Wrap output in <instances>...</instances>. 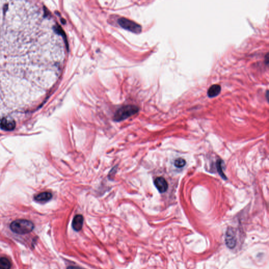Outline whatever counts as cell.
I'll list each match as a JSON object with an SVG mask.
<instances>
[{
    "mask_svg": "<svg viewBox=\"0 0 269 269\" xmlns=\"http://www.w3.org/2000/svg\"><path fill=\"white\" fill-rule=\"evenodd\" d=\"M34 228L32 222L27 220L18 219L13 221L10 224L11 230L18 234H25L32 231Z\"/></svg>",
    "mask_w": 269,
    "mask_h": 269,
    "instance_id": "obj_1",
    "label": "cell"
},
{
    "mask_svg": "<svg viewBox=\"0 0 269 269\" xmlns=\"http://www.w3.org/2000/svg\"><path fill=\"white\" fill-rule=\"evenodd\" d=\"M138 108L134 105H126L120 108L116 112L114 119L116 122H120L138 113Z\"/></svg>",
    "mask_w": 269,
    "mask_h": 269,
    "instance_id": "obj_2",
    "label": "cell"
},
{
    "mask_svg": "<svg viewBox=\"0 0 269 269\" xmlns=\"http://www.w3.org/2000/svg\"><path fill=\"white\" fill-rule=\"evenodd\" d=\"M118 22L123 29H127L134 33H140L141 31V27L140 25L128 19L120 18L118 20Z\"/></svg>",
    "mask_w": 269,
    "mask_h": 269,
    "instance_id": "obj_3",
    "label": "cell"
},
{
    "mask_svg": "<svg viewBox=\"0 0 269 269\" xmlns=\"http://www.w3.org/2000/svg\"><path fill=\"white\" fill-rule=\"evenodd\" d=\"M225 241L227 246L229 249L234 248L236 245V231L232 227H229L226 231Z\"/></svg>",
    "mask_w": 269,
    "mask_h": 269,
    "instance_id": "obj_4",
    "label": "cell"
},
{
    "mask_svg": "<svg viewBox=\"0 0 269 269\" xmlns=\"http://www.w3.org/2000/svg\"><path fill=\"white\" fill-rule=\"evenodd\" d=\"M16 123L14 120L10 117H5L1 120L0 127L4 131H12L15 128Z\"/></svg>",
    "mask_w": 269,
    "mask_h": 269,
    "instance_id": "obj_5",
    "label": "cell"
},
{
    "mask_svg": "<svg viewBox=\"0 0 269 269\" xmlns=\"http://www.w3.org/2000/svg\"><path fill=\"white\" fill-rule=\"evenodd\" d=\"M154 184L160 193H165L168 189V183L166 179L162 177L156 178L154 181Z\"/></svg>",
    "mask_w": 269,
    "mask_h": 269,
    "instance_id": "obj_6",
    "label": "cell"
},
{
    "mask_svg": "<svg viewBox=\"0 0 269 269\" xmlns=\"http://www.w3.org/2000/svg\"><path fill=\"white\" fill-rule=\"evenodd\" d=\"M83 223H84V217L81 215H77L75 216L73 220V229L75 231H79L83 228Z\"/></svg>",
    "mask_w": 269,
    "mask_h": 269,
    "instance_id": "obj_7",
    "label": "cell"
},
{
    "mask_svg": "<svg viewBox=\"0 0 269 269\" xmlns=\"http://www.w3.org/2000/svg\"><path fill=\"white\" fill-rule=\"evenodd\" d=\"M221 91V86L218 84H215L209 87L207 94L209 97H215L219 94Z\"/></svg>",
    "mask_w": 269,
    "mask_h": 269,
    "instance_id": "obj_8",
    "label": "cell"
},
{
    "mask_svg": "<svg viewBox=\"0 0 269 269\" xmlns=\"http://www.w3.org/2000/svg\"><path fill=\"white\" fill-rule=\"evenodd\" d=\"M52 194L49 192H43L36 195L34 197L35 201L38 202H46L52 199Z\"/></svg>",
    "mask_w": 269,
    "mask_h": 269,
    "instance_id": "obj_9",
    "label": "cell"
},
{
    "mask_svg": "<svg viewBox=\"0 0 269 269\" xmlns=\"http://www.w3.org/2000/svg\"><path fill=\"white\" fill-rule=\"evenodd\" d=\"M12 264L10 261L6 258H0V269H10Z\"/></svg>",
    "mask_w": 269,
    "mask_h": 269,
    "instance_id": "obj_10",
    "label": "cell"
},
{
    "mask_svg": "<svg viewBox=\"0 0 269 269\" xmlns=\"http://www.w3.org/2000/svg\"><path fill=\"white\" fill-rule=\"evenodd\" d=\"M217 167L218 172H219L220 175L221 176L222 178H224V179H226L227 177L225 176V175L224 173L223 169H222V162L221 160H218L217 162Z\"/></svg>",
    "mask_w": 269,
    "mask_h": 269,
    "instance_id": "obj_11",
    "label": "cell"
},
{
    "mask_svg": "<svg viewBox=\"0 0 269 269\" xmlns=\"http://www.w3.org/2000/svg\"><path fill=\"white\" fill-rule=\"evenodd\" d=\"M186 161L184 159L181 158H179L178 159L175 160L174 165L177 168H180L184 167L185 165H186Z\"/></svg>",
    "mask_w": 269,
    "mask_h": 269,
    "instance_id": "obj_12",
    "label": "cell"
},
{
    "mask_svg": "<svg viewBox=\"0 0 269 269\" xmlns=\"http://www.w3.org/2000/svg\"><path fill=\"white\" fill-rule=\"evenodd\" d=\"M66 269H82L79 267L76 266H70Z\"/></svg>",
    "mask_w": 269,
    "mask_h": 269,
    "instance_id": "obj_13",
    "label": "cell"
}]
</instances>
